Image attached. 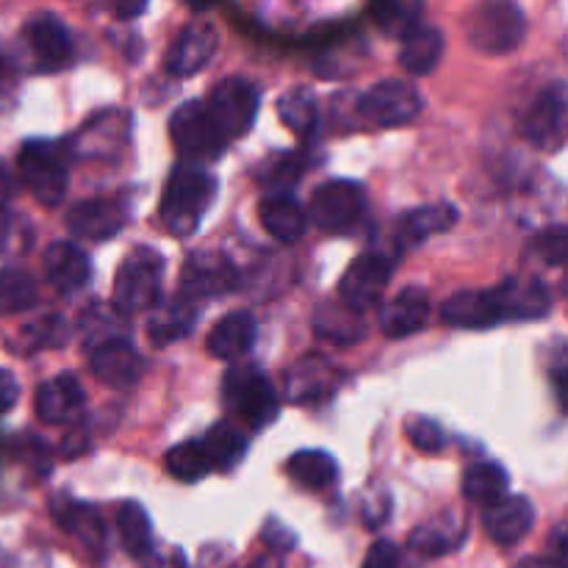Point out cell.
<instances>
[{
	"mask_svg": "<svg viewBox=\"0 0 568 568\" xmlns=\"http://www.w3.org/2000/svg\"><path fill=\"white\" fill-rule=\"evenodd\" d=\"M37 300L39 288L31 272L17 270V266L0 272V316L22 314V311L33 308Z\"/></svg>",
	"mask_w": 568,
	"mask_h": 568,
	"instance_id": "f35d334b",
	"label": "cell"
},
{
	"mask_svg": "<svg viewBox=\"0 0 568 568\" xmlns=\"http://www.w3.org/2000/svg\"><path fill=\"white\" fill-rule=\"evenodd\" d=\"M444 55V33L433 26H416L414 31L403 37V48H399V64L405 72L422 78L430 75L438 67Z\"/></svg>",
	"mask_w": 568,
	"mask_h": 568,
	"instance_id": "f1b7e54d",
	"label": "cell"
},
{
	"mask_svg": "<svg viewBox=\"0 0 568 568\" xmlns=\"http://www.w3.org/2000/svg\"><path fill=\"white\" fill-rule=\"evenodd\" d=\"M286 475L308 491H325L338 480V464L322 449H300L286 460Z\"/></svg>",
	"mask_w": 568,
	"mask_h": 568,
	"instance_id": "1f68e13d",
	"label": "cell"
},
{
	"mask_svg": "<svg viewBox=\"0 0 568 568\" xmlns=\"http://www.w3.org/2000/svg\"><path fill=\"white\" fill-rule=\"evenodd\" d=\"M430 320V297L422 286H408L399 294H394L388 303L381 305L377 311V322L381 331L388 338H405L419 333Z\"/></svg>",
	"mask_w": 568,
	"mask_h": 568,
	"instance_id": "ffe728a7",
	"label": "cell"
},
{
	"mask_svg": "<svg viewBox=\"0 0 568 568\" xmlns=\"http://www.w3.org/2000/svg\"><path fill=\"white\" fill-rule=\"evenodd\" d=\"M508 491V471L494 460H477L464 475V497L475 505H488Z\"/></svg>",
	"mask_w": 568,
	"mask_h": 568,
	"instance_id": "74e56055",
	"label": "cell"
},
{
	"mask_svg": "<svg viewBox=\"0 0 568 568\" xmlns=\"http://www.w3.org/2000/svg\"><path fill=\"white\" fill-rule=\"evenodd\" d=\"M499 322H532L552 311V294L536 277H505L491 288Z\"/></svg>",
	"mask_w": 568,
	"mask_h": 568,
	"instance_id": "9a60e30c",
	"label": "cell"
},
{
	"mask_svg": "<svg viewBox=\"0 0 568 568\" xmlns=\"http://www.w3.org/2000/svg\"><path fill=\"white\" fill-rule=\"evenodd\" d=\"M11 192V175L3 164H0V194H9Z\"/></svg>",
	"mask_w": 568,
	"mask_h": 568,
	"instance_id": "816d5d0a",
	"label": "cell"
},
{
	"mask_svg": "<svg viewBox=\"0 0 568 568\" xmlns=\"http://www.w3.org/2000/svg\"><path fill=\"white\" fill-rule=\"evenodd\" d=\"M148 3L150 0H114V11L122 20H133V17H139L148 9Z\"/></svg>",
	"mask_w": 568,
	"mask_h": 568,
	"instance_id": "c3c4849f",
	"label": "cell"
},
{
	"mask_svg": "<svg viewBox=\"0 0 568 568\" xmlns=\"http://www.w3.org/2000/svg\"><path fill=\"white\" fill-rule=\"evenodd\" d=\"M116 530H120L122 549H125L131 558L144 560L153 552V525H150L148 510L139 503H125L116 514Z\"/></svg>",
	"mask_w": 568,
	"mask_h": 568,
	"instance_id": "8d00e7d4",
	"label": "cell"
},
{
	"mask_svg": "<svg viewBox=\"0 0 568 568\" xmlns=\"http://www.w3.org/2000/svg\"><path fill=\"white\" fill-rule=\"evenodd\" d=\"M532 253L549 266H564L568 258V231L564 225L547 227L544 233H538L536 242H532Z\"/></svg>",
	"mask_w": 568,
	"mask_h": 568,
	"instance_id": "ee69618b",
	"label": "cell"
},
{
	"mask_svg": "<svg viewBox=\"0 0 568 568\" xmlns=\"http://www.w3.org/2000/svg\"><path fill=\"white\" fill-rule=\"evenodd\" d=\"M466 536V527L464 521H430V525H422L419 530L410 532V552L422 560H433V558H442V555L455 552L460 547Z\"/></svg>",
	"mask_w": 568,
	"mask_h": 568,
	"instance_id": "e575fe53",
	"label": "cell"
},
{
	"mask_svg": "<svg viewBox=\"0 0 568 568\" xmlns=\"http://www.w3.org/2000/svg\"><path fill=\"white\" fill-rule=\"evenodd\" d=\"M358 111L364 120L381 128H397L419 116L422 111V94L414 83H405L392 78V81H381L361 94Z\"/></svg>",
	"mask_w": 568,
	"mask_h": 568,
	"instance_id": "30bf717a",
	"label": "cell"
},
{
	"mask_svg": "<svg viewBox=\"0 0 568 568\" xmlns=\"http://www.w3.org/2000/svg\"><path fill=\"white\" fill-rule=\"evenodd\" d=\"M466 39L486 55H508L525 42L527 17L516 0H477L464 17Z\"/></svg>",
	"mask_w": 568,
	"mask_h": 568,
	"instance_id": "7a4b0ae2",
	"label": "cell"
},
{
	"mask_svg": "<svg viewBox=\"0 0 568 568\" xmlns=\"http://www.w3.org/2000/svg\"><path fill=\"white\" fill-rule=\"evenodd\" d=\"M483 527H486L488 538L499 547H514L519 544L527 532L536 525V510L527 497H508L503 494L494 503L483 505Z\"/></svg>",
	"mask_w": 568,
	"mask_h": 568,
	"instance_id": "ac0fdd59",
	"label": "cell"
},
{
	"mask_svg": "<svg viewBox=\"0 0 568 568\" xmlns=\"http://www.w3.org/2000/svg\"><path fill=\"white\" fill-rule=\"evenodd\" d=\"M128 114L109 109L94 114L92 120L83 122L67 142V155L75 159H103V155L116 153L128 139Z\"/></svg>",
	"mask_w": 568,
	"mask_h": 568,
	"instance_id": "e0dca14e",
	"label": "cell"
},
{
	"mask_svg": "<svg viewBox=\"0 0 568 568\" xmlns=\"http://www.w3.org/2000/svg\"><path fill=\"white\" fill-rule=\"evenodd\" d=\"M458 209L453 203H427L414 211H405L399 220V242L422 244L436 233L449 231L458 222Z\"/></svg>",
	"mask_w": 568,
	"mask_h": 568,
	"instance_id": "4dcf8cb0",
	"label": "cell"
},
{
	"mask_svg": "<svg viewBox=\"0 0 568 568\" xmlns=\"http://www.w3.org/2000/svg\"><path fill=\"white\" fill-rule=\"evenodd\" d=\"M225 408L250 430H266L281 414V397L264 372L253 366H236L222 381Z\"/></svg>",
	"mask_w": 568,
	"mask_h": 568,
	"instance_id": "3957f363",
	"label": "cell"
},
{
	"mask_svg": "<svg viewBox=\"0 0 568 568\" xmlns=\"http://www.w3.org/2000/svg\"><path fill=\"white\" fill-rule=\"evenodd\" d=\"M144 568H189V560L181 549H159L144 558Z\"/></svg>",
	"mask_w": 568,
	"mask_h": 568,
	"instance_id": "7dc6e473",
	"label": "cell"
},
{
	"mask_svg": "<svg viewBox=\"0 0 568 568\" xmlns=\"http://www.w3.org/2000/svg\"><path fill=\"white\" fill-rule=\"evenodd\" d=\"M314 333L322 342L338 344V347H349V344L361 342L366 333L361 311L349 308L344 303H325L316 308L314 314Z\"/></svg>",
	"mask_w": 568,
	"mask_h": 568,
	"instance_id": "f546056e",
	"label": "cell"
},
{
	"mask_svg": "<svg viewBox=\"0 0 568 568\" xmlns=\"http://www.w3.org/2000/svg\"><path fill=\"white\" fill-rule=\"evenodd\" d=\"M394 277V258L386 253H364L349 264L338 283L342 303L355 311H366L377 305L386 294L388 283Z\"/></svg>",
	"mask_w": 568,
	"mask_h": 568,
	"instance_id": "8fae6325",
	"label": "cell"
},
{
	"mask_svg": "<svg viewBox=\"0 0 568 568\" xmlns=\"http://www.w3.org/2000/svg\"><path fill=\"white\" fill-rule=\"evenodd\" d=\"M303 166L294 155H272L270 164L261 166L258 178L266 186V192H292L297 186Z\"/></svg>",
	"mask_w": 568,
	"mask_h": 568,
	"instance_id": "60d3db41",
	"label": "cell"
},
{
	"mask_svg": "<svg viewBox=\"0 0 568 568\" xmlns=\"http://www.w3.org/2000/svg\"><path fill=\"white\" fill-rule=\"evenodd\" d=\"M372 22L381 28L386 37L403 39L405 33L422 26L425 17V0H372L369 3Z\"/></svg>",
	"mask_w": 568,
	"mask_h": 568,
	"instance_id": "836d02e7",
	"label": "cell"
},
{
	"mask_svg": "<svg viewBox=\"0 0 568 568\" xmlns=\"http://www.w3.org/2000/svg\"><path fill=\"white\" fill-rule=\"evenodd\" d=\"M153 314L148 320V333H150V342L153 344H172L178 338L186 336L189 331L194 327L197 322V300L186 297V294H178L172 300H155L153 305Z\"/></svg>",
	"mask_w": 568,
	"mask_h": 568,
	"instance_id": "d4e9b609",
	"label": "cell"
},
{
	"mask_svg": "<svg viewBox=\"0 0 568 568\" xmlns=\"http://www.w3.org/2000/svg\"><path fill=\"white\" fill-rule=\"evenodd\" d=\"M338 375L327 361L303 358L294 364L286 375V397L292 403H316L325 399L336 386Z\"/></svg>",
	"mask_w": 568,
	"mask_h": 568,
	"instance_id": "83f0119b",
	"label": "cell"
},
{
	"mask_svg": "<svg viewBox=\"0 0 568 568\" xmlns=\"http://www.w3.org/2000/svg\"><path fill=\"white\" fill-rule=\"evenodd\" d=\"M216 178L194 161L172 166L161 194V222L178 239L192 236L214 205Z\"/></svg>",
	"mask_w": 568,
	"mask_h": 568,
	"instance_id": "6da1fadb",
	"label": "cell"
},
{
	"mask_svg": "<svg viewBox=\"0 0 568 568\" xmlns=\"http://www.w3.org/2000/svg\"><path fill=\"white\" fill-rule=\"evenodd\" d=\"M64 342V320L61 316H44L22 331V353H33L42 347H55Z\"/></svg>",
	"mask_w": 568,
	"mask_h": 568,
	"instance_id": "7bdbcfd3",
	"label": "cell"
},
{
	"mask_svg": "<svg viewBox=\"0 0 568 568\" xmlns=\"http://www.w3.org/2000/svg\"><path fill=\"white\" fill-rule=\"evenodd\" d=\"M255 333H258L255 316L250 311H233L209 333V353L220 361L242 358L253 347Z\"/></svg>",
	"mask_w": 568,
	"mask_h": 568,
	"instance_id": "4316f807",
	"label": "cell"
},
{
	"mask_svg": "<svg viewBox=\"0 0 568 568\" xmlns=\"http://www.w3.org/2000/svg\"><path fill=\"white\" fill-rule=\"evenodd\" d=\"M277 116H281L288 131L308 139L316 131V125H320V103H316V94L305 87L288 89L277 100Z\"/></svg>",
	"mask_w": 568,
	"mask_h": 568,
	"instance_id": "d590c367",
	"label": "cell"
},
{
	"mask_svg": "<svg viewBox=\"0 0 568 568\" xmlns=\"http://www.w3.org/2000/svg\"><path fill=\"white\" fill-rule=\"evenodd\" d=\"M216 48H220V33H216V28L211 26V22H189V26H183L181 31H178L170 50H166V72L175 78L197 75V72H203L205 67H209V61L214 59Z\"/></svg>",
	"mask_w": 568,
	"mask_h": 568,
	"instance_id": "5bb4252c",
	"label": "cell"
},
{
	"mask_svg": "<svg viewBox=\"0 0 568 568\" xmlns=\"http://www.w3.org/2000/svg\"><path fill=\"white\" fill-rule=\"evenodd\" d=\"M516 568H566V560L558 558H527Z\"/></svg>",
	"mask_w": 568,
	"mask_h": 568,
	"instance_id": "681fc988",
	"label": "cell"
},
{
	"mask_svg": "<svg viewBox=\"0 0 568 568\" xmlns=\"http://www.w3.org/2000/svg\"><path fill=\"white\" fill-rule=\"evenodd\" d=\"M197 442L203 447L205 458H209L211 471H231L247 455V438L231 422H220Z\"/></svg>",
	"mask_w": 568,
	"mask_h": 568,
	"instance_id": "d6a6232c",
	"label": "cell"
},
{
	"mask_svg": "<svg viewBox=\"0 0 568 568\" xmlns=\"http://www.w3.org/2000/svg\"><path fill=\"white\" fill-rule=\"evenodd\" d=\"M261 225L277 242H297L308 231V211L292 197V192H270L261 200Z\"/></svg>",
	"mask_w": 568,
	"mask_h": 568,
	"instance_id": "cb8c5ba5",
	"label": "cell"
},
{
	"mask_svg": "<svg viewBox=\"0 0 568 568\" xmlns=\"http://www.w3.org/2000/svg\"><path fill=\"white\" fill-rule=\"evenodd\" d=\"M44 275L61 294H75L92 277V264L78 244L53 242L44 250Z\"/></svg>",
	"mask_w": 568,
	"mask_h": 568,
	"instance_id": "603a6c76",
	"label": "cell"
},
{
	"mask_svg": "<svg viewBox=\"0 0 568 568\" xmlns=\"http://www.w3.org/2000/svg\"><path fill=\"white\" fill-rule=\"evenodd\" d=\"M442 322L460 331H488L499 325V311L491 297V288H464L444 300Z\"/></svg>",
	"mask_w": 568,
	"mask_h": 568,
	"instance_id": "7402d4cb",
	"label": "cell"
},
{
	"mask_svg": "<svg viewBox=\"0 0 568 568\" xmlns=\"http://www.w3.org/2000/svg\"><path fill=\"white\" fill-rule=\"evenodd\" d=\"M53 519L64 527L70 536L87 547L92 558H103L105 555V525L100 519L98 510L87 503H72V499H55L53 503Z\"/></svg>",
	"mask_w": 568,
	"mask_h": 568,
	"instance_id": "484cf974",
	"label": "cell"
},
{
	"mask_svg": "<svg viewBox=\"0 0 568 568\" xmlns=\"http://www.w3.org/2000/svg\"><path fill=\"white\" fill-rule=\"evenodd\" d=\"M186 3H189V9L197 11V14H203V11H211L214 6H220L222 0H186Z\"/></svg>",
	"mask_w": 568,
	"mask_h": 568,
	"instance_id": "f907efd6",
	"label": "cell"
},
{
	"mask_svg": "<svg viewBox=\"0 0 568 568\" xmlns=\"http://www.w3.org/2000/svg\"><path fill=\"white\" fill-rule=\"evenodd\" d=\"M236 266L214 250H197L186 258L181 272V294L192 300L225 297L236 288Z\"/></svg>",
	"mask_w": 568,
	"mask_h": 568,
	"instance_id": "4fadbf2b",
	"label": "cell"
},
{
	"mask_svg": "<svg viewBox=\"0 0 568 568\" xmlns=\"http://www.w3.org/2000/svg\"><path fill=\"white\" fill-rule=\"evenodd\" d=\"M67 227L75 239L87 242H109L111 236L125 227V211L116 200H83L75 203L67 214Z\"/></svg>",
	"mask_w": 568,
	"mask_h": 568,
	"instance_id": "44dd1931",
	"label": "cell"
},
{
	"mask_svg": "<svg viewBox=\"0 0 568 568\" xmlns=\"http://www.w3.org/2000/svg\"><path fill=\"white\" fill-rule=\"evenodd\" d=\"M205 109L231 142L250 133L261 109V92L247 78H222L205 98Z\"/></svg>",
	"mask_w": 568,
	"mask_h": 568,
	"instance_id": "ba28073f",
	"label": "cell"
},
{
	"mask_svg": "<svg viewBox=\"0 0 568 568\" xmlns=\"http://www.w3.org/2000/svg\"><path fill=\"white\" fill-rule=\"evenodd\" d=\"M164 255L159 250L136 247L122 258L114 277V311L116 314H139L148 311L155 300H161V283H164Z\"/></svg>",
	"mask_w": 568,
	"mask_h": 568,
	"instance_id": "277c9868",
	"label": "cell"
},
{
	"mask_svg": "<svg viewBox=\"0 0 568 568\" xmlns=\"http://www.w3.org/2000/svg\"><path fill=\"white\" fill-rule=\"evenodd\" d=\"M166 471L181 483H197L203 480L205 475H211L209 458H205L200 442H192V438H189V442L172 447L170 453H166Z\"/></svg>",
	"mask_w": 568,
	"mask_h": 568,
	"instance_id": "ab89813d",
	"label": "cell"
},
{
	"mask_svg": "<svg viewBox=\"0 0 568 568\" xmlns=\"http://www.w3.org/2000/svg\"><path fill=\"white\" fill-rule=\"evenodd\" d=\"M566 114H568V98H566V83L552 81L536 94L527 111L521 114V136L538 150H555L564 148L566 142Z\"/></svg>",
	"mask_w": 568,
	"mask_h": 568,
	"instance_id": "9c48e42d",
	"label": "cell"
},
{
	"mask_svg": "<svg viewBox=\"0 0 568 568\" xmlns=\"http://www.w3.org/2000/svg\"><path fill=\"white\" fill-rule=\"evenodd\" d=\"M405 436H408V442L425 455L442 453L444 444H447L442 425L427 419V416H410V419L405 422Z\"/></svg>",
	"mask_w": 568,
	"mask_h": 568,
	"instance_id": "b9f144b4",
	"label": "cell"
},
{
	"mask_svg": "<svg viewBox=\"0 0 568 568\" xmlns=\"http://www.w3.org/2000/svg\"><path fill=\"white\" fill-rule=\"evenodd\" d=\"M17 399H20V383H17V377L9 369L0 366V416L9 414L17 405Z\"/></svg>",
	"mask_w": 568,
	"mask_h": 568,
	"instance_id": "bcb514c9",
	"label": "cell"
},
{
	"mask_svg": "<svg viewBox=\"0 0 568 568\" xmlns=\"http://www.w3.org/2000/svg\"><path fill=\"white\" fill-rule=\"evenodd\" d=\"M170 136L183 161L205 164L225 153L227 139L209 114L203 100H186L170 116Z\"/></svg>",
	"mask_w": 568,
	"mask_h": 568,
	"instance_id": "8992f818",
	"label": "cell"
},
{
	"mask_svg": "<svg viewBox=\"0 0 568 568\" xmlns=\"http://www.w3.org/2000/svg\"><path fill=\"white\" fill-rule=\"evenodd\" d=\"M361 568H399V549L392 541H375Z\"/></svg>",
	"mask_w": 568,
	"mask_h": 568,
	"instance_id": "f6af8a7d",
	"label": "cell"
},
{
	"mask_svg": "<svg viewBox=\"0 0 568 568\" xmlns=\"http://www.w3.org/2000/svg\"><path fill=\"white\" fill-rule=\"evenodd\" d=\"M83 405H87V394H83L81 381L72 372L44 381L33 397V410L48 425H67L81 414Z\"/></svg>",
	"mask_w": 568,
	"mask_h": 568,
	"instance_id": "d6986e66",
	"label": "cell"
},
{
	"mask_svg": "<svg viewBox=\"0 0 568 568\" xmlns=\"http://www.w3.org/2000/svg\"><path fill=\"white\" fill-rule=\"evenodd\" d=\"M0 75H3V53H0Z\"/></svg>",
	"mask_w": 568,
	"mask_h": 568,
	"instance_id": "f5cc1de1",
	"label": "cell"
},
{
	"mask_svg": "<svg viewBox=\"0 0 568 568\" xmlns=\"http://www.w3.org/2000/svg\"><path fill=\"white\" fill-rule=\"evenodd\" d=\"M89 366L100 383H105L109 388H120V392L136 386L144 375V358L122 336L94 344Z\"/></svg>",
	"mask_w": 568,
	"mask_h": 568,
	"instance_id": "2e32d148",
	"label": "cell"
},
{
	"mask_svg": "<svg viewBox=\"0 0 568 568\" xmlns=\"http://www.w3.org/2000/svg\"><path fill=\"white\" fill-rule=\"evenodd\" d=\"M28 50H31L33 61H37L39 72H59L70 67L72 55H75V44H72L70 28L64 20L50 11H39L22 28Z\"/></svg>",
	"mask_w": 568,
	"mask_h": 568,
	"instance_id": "7c38bea8",
	"label": "cell"
},
{
	"mask_svg": "<svg viewBox=\"0 0 568 568\" xmlns=\"http://www.w3.org/2000/svg\"><path fill=\"white\" fill-rule=\"evenodd\" d=\"M17 170L28 192L42 205L53 209L64 200L70 186V172H67V150L50 139H28L17 155Z\"/></svg>",
	"mask_w": 568,
	"mask_h": 568,
	"instance_id": "5b68a950",
	"label": "cell"
},
{
	"mask_svg": "<svg viewBox=\"0 0 568 568\" xmlns=\"http://www.w3.org/2000/svg\"><path fill=\"white\" fill-rule=\"evenodd\" d=\"M311 220L320 231L331 236L358 231L361 222L366 220V192L355 181H327L316 186L311 197Z\"/></svg>",
	"mask_w": 568,
	"mask_h": 568,
	"instance_id": "52a82bcc",
	"label": "cell"
}]
</instances>
